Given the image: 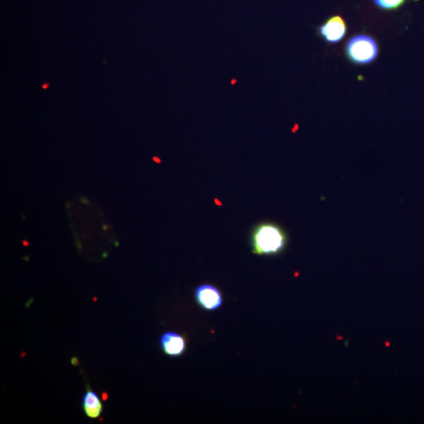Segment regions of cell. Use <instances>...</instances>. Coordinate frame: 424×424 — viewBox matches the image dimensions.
<instances>
[{
	"mask_svg": "<svg viewBox=\"0 0 424 424\" xmlns=\"http://www.w3.org/2000/svg\"><path fill=\"white\" fill-rule=\"evenodd\" d=\"M194 299L200 308L209 312L220 309L223 303L221 291L211 284L197 287L194 291Z\"/></svg>",
	"mask_w": 424,
	"mask_h": 424,
	"instance_id": "obj_3",
	"label": "cell"
},
{
	"mask_svg": "<svg viewBox=\"0 0 424 424\" xmlns=\"http://www.w3.org/2000/svg\"><path fill=\"white\" fill-rule=\"evenodd\" d=\"M161 346L165 355L170 357H180L187 349V340L182 335L169 332L162 335Z\"/></svg>",
	"mask_w": 424,
	"mask_h": 424,
	"instance_id": "obj_5",
	"label": "cell"
},
{
	"mask_svg": "<svg viewBox=\"0 0 424 424\" xmlns=\"http://www.w3.org/2000/svg\"><path fill=\"white\" fill-rule=\"evenodd\" d=\"M251 252L258 256H276L284 252L288 236L284 229L273 222H262L250 233Z\"/></svg>",
	"mask_w": 424,
	"mask_h": 424,
	"instance_id": "obj_1",
	"label": "cell"
},
{
	"mask_svg": "<svg viewBox=\"0 0 424 424\" xmlns=\"http://www.w3.org/2000/svg\"><path fill=\"white\" fill-rule=\"evenodd\" d=\"M49 87V85H48V84H45V85L43 86V88H44V89H46V88H47V87Z\"/></svg>",
	"mask_w": 424,
	"mask_h": 424,
	"instance_id": "obj_8",
	"label": "cell"
},
{
	"mask_svg": "<svg viewBox=\"0 0 424 424\" xmlns=\"http://www.w3.org/2000/svg\"><path fill=\"white\" fill-rule=\"evenodd\" d=\"M346 31V22L340 16L330 17L319 27L321 37L330 44L340 42L344 38Z\"/></svg>",
	"mask_w": 424,
	"mask_h": 424,
	"instance_id": "obj_4",
	"label": "cell"
},
{
	"mask_svg": "<svg viewBox=\"0 0 424 424\" xmlns=\"http://www.w3.org/2000/svg\"><path fill=\"white\" fill-rule=\"evenodd\" d=\"M379 54L376 40L366 35L352 37L346 46V55L349 60L358 66L372 63Z\"/></svg>",
	"mask_w": 424,
	"mask_h": 424,
	"instance_id": "obj_2",
	"label": "cell"
},
{
	"mask_svg": "<svg viewBox=\"0 0 424 424\" xmlns=\"http://www.w3.org/2000/svg\"><path fill=\"white\" fill-rule=\"evenodd\" d=\"M82 404H84V409L88 417L96 419L101 414L103 405L96 393L90 390L87 391L82 399Z\"/></svg>",
	"mask_w": 424,
	"mask_h": 424,
	"instance_id": "obj_6",
	"label": "cell"
},
{
	"mask_svg": "<svg viewBox=\"0 0 424 424\" xmlns=\"http://www.w3.org/2000/svg\"><path fill=\"white\" fill-rule=\"evenodd\" d=\"M380 8L385 10H396L402 7L405 0H373Z\"/></svg>",
	"mask_w": 424,
	"mask_h": 424,
	"instance_id": "obj_7",
	"label": "cell"
}]
</instances>
